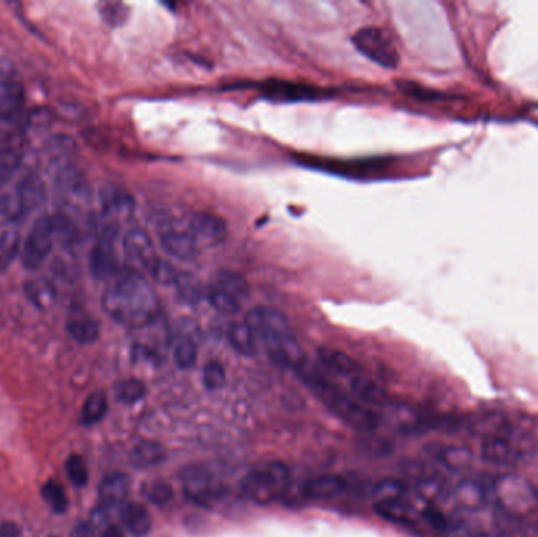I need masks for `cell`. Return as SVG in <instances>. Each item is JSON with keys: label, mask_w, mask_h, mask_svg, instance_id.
<instances>
[{"label": "cell", "mask_w": 538, "mask_h": 537, "mask_svg": "<svg viewBox=\"0 0 538 537\" xmlns=\"http://www.w3.org/2000/svg\"><path fill=\"white\" fill-rule=\"evenodd\" d=\"M102 309L123 327H148L158 317V295L139 271H120L104 290Z\"/></svg>", "instance_id": "cell-1"}, {"label": "cell", "mask_w": 538, "mask_h": 537, "mask_svg": "<svg viewBox=\"0 0 538 537\" xmlns=\"http://www.w3.org/2000/svg\"><path fill=\"white\" fill-rule=\"evenodd\" d=\"M296 372L312 392L343 422L362 432H374L380 427V416L364 403L356 401L355 397L343 392L336 384L331 383L322 372L309 365V361H305Z\"/></svg>", "instance_id": "cell-2"}, {"label": "cell", "mask_w": 538, "mask_h": 537, "mask_svg": "<svg viewBox=\"0 0 538 537\" xmlns=\"http://www.w3.org/2000/svg\"><path fill=\"white\" fill-rule=\"evenodd\" d=\"M292 484V471L282 462L253 468L240 480V492L255 505H271L282 498Z\"/></svg>", "instance_id": "cell-3"}, {"label": "cell", "mask_w": 538, "mask_h": 537, "mask_svg": "<svg viewBox=\"0 0 538 537\" xmlns=\"http://www.w3.org/2000/svg\"><path fill=\"white\" fill-rule=\"evenodd\" d=\"M491 499L510 515H527L538 506L537 489L519 474H502L489 487Z\"/></svg>", "instance_id": "cell-4"}, {"label": "cell", "mask_w": 538, "mask_h": 537, "mask_svg": "<svg viewBox=\"0 0 538 537\" xmlns=\"http://www.w3.org/2000/svg\"><path fill=\"white\" fill-rule=\"evenodd\" d=\"M356 49L364 57L383 68H397L400 62L399 49L392 35L380 27H362L351 37Z\"/></svg>", "instance_id": "cell-5"}, {"label": "cell", "mask_w": 538, "mask_h": 537, "mask_svg": "<svg viewBox=\"0 0 538 537\" xmlns=\"http://www.w3.org/2000/svg\"><path fill=\"white\" fill-rule=\"evenodd\" d=\"M184 493L197 505L211 506L227 495V487L207 465H190L181 473Z\"/></svg>", "instance_id": "cell-6"}, {"label": "cell", "mask_w": 538, "mask_h": 537, "mask_svg": "<svg viewBox=\"0 0 538 537\" xmlns=\"http://www.w3.org/2000/svg\"><path fill=\"white\" fill-rule=\"evenodd\" d=\"M54 240H56L54 218L40 216L33 223L32 229L22 244V250H21L22 267L27 271H37L46 262L48 256L51 254Z\"/></svg>", "instance_id": "cell-7"}, {"label": "cell", "mask_w": 538, "mask_h": 537, "mask_svg": "<svg viewBox=\"0 0 538 537\" xmlns=\"http://www.w3.org/2000/svg\"><path fill=\"white\" fill-rule=\"evenodd\" d=\"M246 323L252 328L257 339L261 342L292 333V327H290V321L287 319L286 313H280L274 307H252L247 313Z\"/></svg>", "instance_id": "cell-8"}, {"label": "cell", "mask_w": 538, "mask_h": 537, "mask_svg": "<svg viewBox=\"0 0 538 537\" xmlns=\"http://www.w3.org/2000/svg\"><path fill=\"white\" fill-rule=\"evenodd\" d=\"M481 455L496 465H515L523 455V448L515 436L504 430L489 432L481 443Z\"/></svg>", "instance_id": "cell-9"}, {"label": "cell", "mask_w": 538, "mask_h": 537, "mask_svg": "<svg viewBox=\"0 0 538 537\" xmlns=\"http://www.w3.org/2000/svg\"><path fill=\"white\" fill-rule=\"evenodd\" d=\"M190 233L197 246L213 248L224 243L228 237V225L221 216L211 213H196L190 223Z\"/></svg>", "instance_id": "cell-10"}, {"label": "cell", "mask_w": 538, "mask_h": 537, "mask_svg": "<svg viewBox=\"0 0 538 537\" xmlns=\"http://www.w3.org/2000/svg\"><path fill=\"white\" fill-rule=\"evenodd\" d=\"M158 233L163 250L172 257L178 260H192L197 256L198 246L190 231L177 229L169 221H159Z\"/></svg>", "instance_id": "cell-11"}, {"label": "cell", "mask_w": 538, "mask_h": 537, "mask_svg": "<svg viewBox=\"0 0 538 537\" xmlns=\"http://www.w3.org/2000/svg\"><path fill=\"white\" fill-rule=\"evenodd\" d=\"M123 251L128 260L134 267L150 271L153 265L158 262L159 257L153 246L152 238L144 229H131L123 238Z\"/></svg>", "instance_id": "cell-12"}, {"label": "cell", "mask_w": 538, "mask_h": 537, "mask_svg": "<svg viewBox=\"0 0 538 537\" xmlns=\"http://www.w3.org/2000/svg\"><path fill=\"white\" fill-rule=\"evenodd\" d=\"M263 346L266 347V352L269 353V357L276 363L292 367L295 371H298L299 367L307 361L303 348L293 333L263 340Z\"/></svg>", "instance_id": "cell-13"}, {"label": "cell", "mask_w": 538, "mask_h": 537, "mask_svg": "<svg viewBox=\"0 0 538 537\" xmlns=\"http://www.w3.org/2000/svg\"><path fill=\"white\" fill-rule=\"evenodd\" d=\"M90 271L93 277L100 281H112L115 276L120 273L119 260L115 256L114 242L98 238L95 248L90 254Z\"/></svg>", "instance_id": "cell-14"}, {"label": "cell", "mask_w": 538, "mask_h": 537, "mask_svg": "<svg viewBox=\"0 0 538 537\" xmlns=\"http://www.w3.org/2000/svg\"><path fill=\"white\" fill-rule=\"evenodd\" d=\"M450 495L460 512L481 511V507H485L491 499L489 489L481 486V482L474 480H463Z\"/></svg>", "instance_id": "cell-15"}, {"label": "cell", "mask_w": 538, "mask_h": 537, "mask_svg": "<svg viewBox=\"0 0 538 537\" xmlns=\"http://www.w3.org/2000/svg\"><path fill=\"white\" fill-rule=\"evenodd\" d=\"M131 487V480L125 473H112L106 476L98 489L100 507L110 512L125 505Z\"/></svg>", "instance_id": "cell-16"}, {"label": "cell", "mask_w": 538, "mask_h": 537, "mask_svg": "<svg viewBox=\"0 0 538 537\" xmlns=\"http://www.w3.org/2000/svg\"><path fill=\"white\" fill-rule=\"evenodd\" d=\"M100 202H101L104 218L112 219V221L117 218H123V216H131L134 207H136L131 194H128L121 188L110 185L102 188L101 192H100Z\"/></svg>", "instance_id": "cell-17"}, {"label": "cell", "mask_w": 538, "mask_h": 537, "mask_svg": "<svg viewBox=\"0 0 538 537\" xmlns=\"http://www.w3.org/2000/svg\"><path fill=\"white\" fill-rule=\"evenodd\" d=\"M24 117V89L13 77L0 79V119Z\"/></svg>", "instance_id": "cell-18"}, {"label": "cell", "mask_w": 538, "mask_h": 537, "mask_svg": "<svg viewBox=\"0 0 538 537\" xmlns=\"http://www.w3.org/2000/svg\"><path fill=\"white\" fill-rule=\"evenodd\" d=\"M16 196L20 198L21 207L26 215L37 210L46 200V186L39 173H27L14 188Z\"/></svg>", "instance_id": "cell-19"}, {"label": "cell", "mask_w": 538, "mask_h": 537, "mask_svg": "<svg viewBox=\"0 0 538 537\" xmlns=\"http://www.w3.org/2000/svg\"><path fill=\"white\" fill-rule=\"evenodd\" d=\"M120 520L125 530L134 537H144L152 530V515L140 503H125L120 507Z\"/></svg>", "instance_id": "cell-20"}, {"label": "cell", "mask_w": 538, "mask_h": 537, "mask_svg": "<svg viewBox=\"0 0 538 537\" xmlns=\"http://www.w3.org/2000/svg\"><path fill=\"white\" fill-rule=\"evenodd\" d=\"M318 359L323 365L324 369H328L340 377L353 378L361 374V367L357 365L355 359L340 350L322 347V348H318Z\"/></svg>", "instance_id": "cell-21"}, {"label": "cell", "mask_w": 538, "mask_h": 537, "mask_svg": "<svg viewBox=\"0 0 538 537\" xmlns=\"http://www.w3.org/2000/svg\"><path fill=\"white\" fill-rule=\"evenodd\" d=\"M347 486V480L340 476H318L305 482L303 492L307 498L331 499L342 495Z\"/></svg>", "instance_id": "cell-22"}, {"label": "cell", "mask_w": 538, "mask_h": 537, "mask_svg": "<svg viewBox=\"0 0 538 537\" xmlns=\"http://www.w3.org/2000/svg\"><path fill=\"white\" fill-rule=\"evenodd\" d=\"M349 388H351L356 401H359L364 405L367 403V405H375V407H383L387 403L386 391L375 383L374 380H370L362 374L349 378Z\"/></svg>", "instance_id": "cell-23"}, {"label": "cell", "mask_w": 538, "mask_h": 537, "mask_svg": "<svg viewBox=\"0 0 538 537\" xmlns=\"http://www.w3.org/2000/svg\"><path fill=\"white\" fill-rule=\"evenodd\" d=\"M66 331L79 344H93L100 336V327L95 319H92L89 313L84 311H75L71 313L66 323Z\"/></svg>", "instance_id": "cell-24"}, {"label": "cell", "mask_w": 538, "mask_h": 537, "mask_svg": "<svg viewBox=\"0 0 538 537\" xmlns=\"http://www.w3.org/2000/svg\"><path fill=\"white\" fill-rule=\"evenodd\" d=\"M375 512L393 524H411L420 515V512L410 503V499L403 501H389V503H375Z\"/></svg>", "instance_id": "cell-25"}, {"label": "cell", "mask_w": 538, "mask_h": 537, "mask_svg": "<svg viewBox=\"0 0 538 537\" xmlns=\"http://www.w3.org/2000/svg\"><path fill=\"white\" fill-rule=\"evenodd\" d=\"M228 340L234 347V352L240 353L243 357H253L257 353V336L246 321L234 323L230 327Z\"/></svg>", "instance_id": "cell-26"}, {"label": "cell", "mask_w": 538, "mask_h": 537, "mask_svg": "<svg viewBox=\"0 0 538 537\" xmlns=\"http://www.w3.org/2000/svg\"><path fill=\"white\" fill-rule=\"evenodd\" d=\"M213 286L222 288L238 301L244 300L251 294V286L246 277L232 269H221L219 273H216Z\"/></svg>", "instance_id": "cell-27"}, {"label": "cell", "mask_w": 538, "mask_h": 537, "mask_svg": "<svg viewBox=\"0 0 538 537\" xmlns=\"http://www.w3.org/2000/svg\"><path fill=\"white\" fill-rule=\"evenodd\" d=\"M408 497H410V487L405 480H393V478H387V480L376 482L372 490V498L375 503L403 501V499H408Z\"/></svg>", "instance_id": "cell-28"}, {"label": "cell", "mask_w": 538, "mask_h": 537, "mask_svg": "<svg viewBox=\"0 0 538 537\" xmlns=\"http://www.w3.org/2000/svg\"><path fill=\"white\" fill-rule=\"evenodd\" d=\"M131 459L136 467H156L165 461V449L159 443L144 440L134 446Z\"/></svg>", "instance_id": "cell-29"}, {"label": "cell", "mask_w": 538, "mask_h": 537, "mask_svg": "<svg viewBox=\"0 0 538 537\" xmlns=\"http://www.w3.org/2000/svg\"><path fill=\"white\" fill-rule=\"evenodd\" d=\"M175 288H177L178 300L184 304L196 306L202 300V284L198 281V277L192 273H186V271L180 273L177 282H175Z\"/></svg>", "instance_id": "cell-30"}, {"label": "cell", "mask_w": 538, "mask_h": 537, "mask_svg": "<svg viewBox=\"0 0 538 537\" xmlns=\"http://www.w3.org/2000/svg\"><path fill=\"white\" fill-rule=\"evenodd\" d=\"M416 493L425 505L437 507V505L443 503L444 499L447 498L449 490L443 480L428 476V478H422L416 484Z\"/></svg>", "instance_id": "cell-31"}, {"label": "cell", "mask_w": 538, "mask_h": 537, "mask_svg": "<svg viewBox=\"0 0 538 537\" xmlns=\"http://www.w3.org/2000/svg\"><path fill=\"white\" fill-rule=\"evenodd\" d=\"M108 397L102 391H96L93 394L87 397L84 402L83 411H81V421L85 426H93L104 419L108 415Z\"/></svg>", "instance_id": "cell-32"}, {"label": "cell", "mask_w": 538, "mask_h": 537, "mask_svg": "<svg viewBox=\"0 0 538 537\" xmlns=\"http://www.w3.org/2000/svg\"><path fill=\"white\" fill-rule=\"evenodd\" d=\"M21 254V237L18 231L7 229L0 233V273L10 268V265Z\"/></svg>", "instance_id": "cell-33"}, {"label": "cell", "mask_w": 538, "mask_h": 537, "mask_svg": "<svg viewBox=\"0 0 538 537\" xmlns=\"http://www.w3.org/2000/svg\"><path fill=\"white\" fill-rule=\"evenodd\" d=\"M265 90L268 92V95L274 96V98H284V100H304V98L318 95L312 87L290 83H268Z\"/></svg>", "instance_id": "cell-34"}, {"label": "cell", "mask_w": 538, "mask_h": 537, "mask_svg": "<svg viewBox=\"0 0 538 537\" xmlns=\"http://www.w3.org/2000/svg\"><path fill=\"white\" fill-rule=\"evenodd\" d=\"M24 292L29 300L40 309L51 306L56 300V288L48 281H27L24 284Z\"/></svg>", "instance_id": "cell-35"}, {"label": "cell", "mask_w": 538, "mask_h": 537, "mask_svg": "<svg viewBox=\"0 0 538 537\" xmlns=\"http://www.w3.org/2000/svg\"><path fill=\"white\" fill-rule=\"evenodd\" d=\"M115 394H117V399L121 403L133 405V403H137L146 397V386L139 378H128V380H123V382L117 384Z\"/></svg>", "instance_id": "cell-36"}, {"label": "cell", "mask_w": 538, "mask_h": 537, "mask_svg": "<svg viewBox=\"0 0 538 537\" xmlns=\"http://www.w3.org/2000/svg\"><path fill=\"white\" fill-rule=\"evenodd\" d=\"M41 497L45 499L46 505L57 514H64L68 507V497L64 487L57 480H51L45 482V486L41 489Z\"/></svg>", "instance_id": "cell-37"}, {"label": "cell", "mask_w": 538, "mask_h": 537, "mask_svg": "<svg viewBox=\"0 0 538 537\" xmlns=\"http://www.w3.org/2000/svg\"><path fill=\"white\" fill-rule=\"evenodd\" d=\"M100 16L109 27H121L128 21L129 8L123 2H100Z\"/></svg>", "instance_id": "cell-38"}, {"label": "cell", "mask_w": 538, "mask_h": 537, "mask_svg": "<svg viewBox=\"0 0 538 537\" xmlns=\"http://www.w3.org/2000/svg\"><path fill=\"white\" fill-rule=\"evenodd\" d=\"M437 459L449 470H463L471 465V453L468 449L458 448V446H449L437 451Z\"/></svg>", "instance_id": "cell-39"}, {"label": "cell", "mask_w": 538, "mask_h": 537, "mask_svg": "<svg viewBox=\"0 0 538 537\" xmlns=\"http://www.w3.org/2000/svg\"><path fill=\"white\" fill-rule=\"evenodd\" d=\"M207 298H208L209 304L213 306V309L219 313L232 315V313L240 311V301L234 298L232 295H228L227 292H224L222 288L216 287V286L209 287L208 292H207Z\"/></svg>", "instance_id": "cell-40"}, {"label": "cell", "mask_w": 538, "mask_h": 537, "mask_svg": "<svg viewBox=\"0 0 538 537\" xmlns=\"http://www.w3.org/2000/svg\"><path fill=\"white\" fill-rule=\"evenodd\" d=\"M92 524V528H93V534L95 537H127L123 534V531L119 528V526H115L112 524V520H110V515H109V511L106 509H96L95 514H93V517L89 522Z\"/></svg>", "instance_id": "cell-41"}, {"label": "cell", "mask_w": 538, "mask_h": 537, "mask_svg": "<svg viewBox=\"0 0 538 537\" xmlns=\"http://www.w3.org/2000/svg\"><path fill=\"white\" fill-rule=\"evenodd\" d=\"M173 359L180 369H192L197 363V340L177 339Z\"/></svg>", "instance_id": "cell-42"}, {"label": "cell", "mask_w": 538, "mask_h": 537, "mask_svg": "<svg viewBox=\"0 0 538 537\" xmlns=\"http://www.w3.org/2000/svg\"><path fill=\"white\" fill-rule=\"evenodd\" d=\"M142 492L153 505L163 506L173 498V489L169 482L163 480L146 482V486L142 487Z\"/></svg>", "instance_id": "cell-43"}, {"label": "cell", "mask_w": 538, "mask_h": 537, "mask_svg": "<svg viewBox=\"0 0 538 537\" xmlns=\"http://www.w3.org/2000/svg\"><path fill=\"white\" fill-rule=\"evenodd\" d=\"M65 470H66L68 480L75 486L84 487L89 482V470H87V465H85V462H84L81 455H70L68 461H66V465H65Z\"/></svg>", "instance_id": "cell-44"}, {"label": "cell", "mask_w": 538, "mask_h": 537, "mask_svg": "<svg viewBox=\"0 0 538 537\" xmlns=\"http://www.w3.org/2000/svg\"><path fill=\"white\" fill-rule=\"evenodd\" d=\"M227 382V374L221 363L211 361L205 365L203 369V384L209 391H217L224 388V384Z\"/></svg>", "instance_id": "cell-45"}, {"label": "cell", "mask_w": 538, "mask_h": 537, "mask_svg": "<svg viewBox=\"0 0 538 537\" xmlns=\"http://www.w3.org/2000/svg\"><path fill=\"white\" fill-rule=\"evenodd\" d=\"M148 273L152 275L153 281L158 282L161 286H175L180 275V271L171 262L163 259H158V262L153 265V268Z\"/></svg>", "instance_id": "cell-46"}, {"label": "cell", "mask_w": 538, "mask_h": 537, "mask_svg": "<svg viewBox=\"0 0 538 537\" xmlns=\"http://www.w3.org/2000/svg\"><path fill=\"white\" fill-rule=\"evenodd\" d=\"M70 537H95L93 534V528L89 522H83V524H77L76 528L73 530Z\"/></svg>", "instance_id": "cell-47"}, {"label": "cell", "mask_w": 538, "mask_h": 537, "mask_svg": "<svg viewBox=\"0 0 538 537\" xmlns=\"http://www.w3.org/2000/svg\"><path fill=\"white\" fill-rule=\"evenodd\" d=\"M20 528L12 522H5L0 526V537H20Z\"/></svg>", "instance_id": "cell-48"}, {"label": "cell", "mask_w": 538, "mask_h": 537, "mask_svg": "<svg viewBox=\"0 0 538 537\" xmlns=\"http://www.w3.org/2000/svg\"><path fill=\"white\" fill-rule=\"evenodd\" d=\"M535 489H537V495H538V487H535Z\"/></svg>", "instance_id": "cell-49"}]
</instances>
